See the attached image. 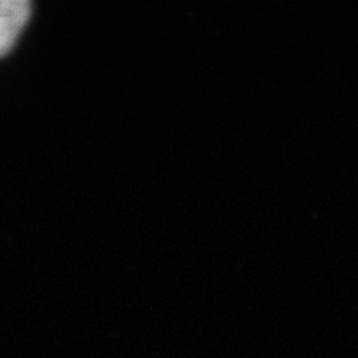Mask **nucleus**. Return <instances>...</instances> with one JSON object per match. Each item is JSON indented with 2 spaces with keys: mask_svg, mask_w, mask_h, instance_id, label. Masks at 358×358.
<instances>
[{
  "mask_svg": "<svg viewBox=\"0 0 358 358\" xmlns=\"http://www.w3.org/2000/svg\"><path fill=\"white\" fill-rule=\"evenodd\" d=\"M30 18V3L26 0H0V57L15 45Z\"/></svg>",
  "mask_w": 358,
  "mask_h": 358,
  "instance_id": "nucleus-1",
  "label": "nucleus"
}]
</instances>
